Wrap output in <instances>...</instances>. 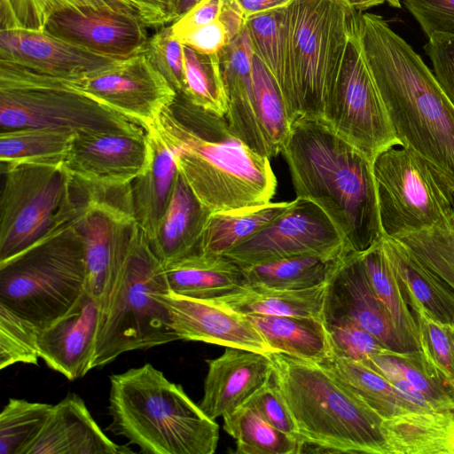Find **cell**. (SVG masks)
I'll return each mask as SVG.
<instances>
[{"mask_svg":"<svg viewBox=\"0 0 454 454\" xmlns=\"http://www.w3.org/2000/svg\"><path fill=\"white\" fill-rule=\"evenodd\" d=\"M356 34L401 146L430 164L454 190V105L383 17L357 12Z\"/></svg>","mask_w":454,"mask_h":454,"instance_id":"obj_1","label":"cell"},{"mask_svg":"<svg viewBox=\"0 0 454 454\" xmlns=\"http://www.w3.org/2000/svg\"><path fill=\"white\" fill-rule=\"evenodd\" d=\"M151 126L171 149L178 174L212 213L263 205L274 198L278 182L270 159L250 148L225 116L176 92Z\"/></svg>","mask_w":454,"mask_h":454,"instance_id":"obj_2","label":"cell"},{"mask_svg":"<svg viewBox=\"0 0 454 454\" xmlns=\"http://www.w3.org/2000/svg\"><path fill=\"white\" fill-rule=\"evenodd\" d=\"M281 153L296 197L317 204L355 252L382 241L372 160L313 118L293 121Z\"/></svg>","mask_w":454,"mask_h":454,"instance_id":"obj_3","label":"cell"},{"mask_svg":"<svg viewBox=\"0 0 454 454\" xmlns=\"http://www.w3.org/2000/svg\"><path fill=\"white\" fill-rule=\"evenodd\" d=\"M107 430L146 454H213L219 428L181 385L147 363L110 376Z\"/></svg>","mask_w":454,"mask_h":454,"instance_id":"obj_4","label":"cell"},{"mask_svg":"<svg viewBox=\"0 0 454 454\" xmlns=\"http://www.w3.org/2000/svg\"><path fill=\"white\" fill-rule=\"evenodd\" d=\"M273 380L294 418L301 452L387 454L383 419L346 387L323 364L268 353Z\"/></svg>","mask_w":454,"mask_h":454,"instance_id":"obj_5","label":"cell"},{"mask_svg":"<svg viewBox=\"0 0 454 454\" xmlns=\"http://www.w3.org/2000/svg\"><path fill=\"white\" fill-rule=\"evenodd\" d=\"M168 291L163 264L137 226L100 308L90 370L110 364L123 353L178 340L160 300Z\"/></svg>","mask_w":454,"mask_h":454,"instance_id":"obj_6","label":"cell"},{"mask_svg":"<svg viewBox=\"0 0 454 454\" xmlns=\"http://www.w3.org/2000/svg\"><path fill=\"white\" fill-rule=\"evenodd\" d=\"M74 219L0 261V303L38 329L67 312L85 290L84 248Z\"/></svg>","mask_w":454,"mask_h":454,"instance_id":"obj_7","label":"cell"},{"mask_svg":"<svg viewBox=\"0 0 454 454\" xmlns=\"http://www.w3.org/2000/svg\"><path fill=\"white\" fill-rule=\"evenodd\" d=\"M0 261L71 222L89 198L63 163L2 164Z\"/></svg>","mask_w":454,"mask_h":454,"instance_id":"obj_8","label":"cell"},{"mask_svg":"<svg viewBox=\"0 0 454 454\" xmlns=\"http://www.w3.org/2000/svg\"><path fill=\"white\" fill-rule=\"evenodd\" d=\"M356 13L344 0H294L288 5L292 123L298 118H323Z\"/></svg>","mask_w":454,"mask_h":454,"instance_id":"obj_9","label":"cell"},{"mask_svg":"<svg viewBox=\"0 0 454 454\" xmlns=\"http://www.w3.org/2000/svg\"><path fill=\"white\" fill-rule=\"evenodd\" d=\"M0 124L1 131L45 127L76 136L144 130L124 115L58 79L3 60H0Z\"/></svg>","mask_w":454,"mask_h":454,"instance_id":"obj_10","label":"cell"},{"mask_svg":"<svg viewBox=\"0 0 454 454\" xmlns=\"http://www.w3.org/2000/svg\"><path fill=\"white\" fill-rule=\"evenodd\" d=\"M385 237L430 230L454 217L453 189L430 164L404 147H390L372 162Z\"/></svg>","mask_w":454,"mask_h":454,"instance_id":"obj_11","label":"cell"},{"mask_svg":"<svg viewBox=\"0 0 454 454\" xmlns=\"http://www.w3.org/2000/svg\"><path fill=\"white\" fill-rule=\"evenodd\" d=\"M322 120L372 161L383 151L402 145L363 57L356 20Z\"/></svg>","mask_w":454,"mask_h":454,"instance_id":"obj_12","label":"cell"},{"mask_svg":"<svg viewBox=\"0 0 454 454\" xmlns=\"http://www.w3.org/2000/svg\"><path fill=\"white\" fill-rule=\"evenodd\" d=\"M86 186L89 199L74 217V224L83 243L85 290L100 309L107 300L137 225L127 195Z\"/></svg>","mask_w":454,"mask_h":454,"instance_id":"obj_13","label":"cell"},{"mask_svg":"<svg viewBox=\"0 0 454 454\" xmlns=\"http://www.w3.org/2000/svg\"><path fill=\"white\" fill-rule=\"evenodd\" d=\"M347 251L354 250L324 210L312 200L296 197L280 215L224 255L243 267Z\"/></svg>","mask_w":454,"mask_h":454,"instance_id":"obj_14","label":"cell"},{"mask_svg":"<svg viewBox=\"0 0 454 454\" xmlns=\"http://www.w3.org/2000/svg\"><path fill=\"white\" fill-rule=\"evenodd\" d=\"M10 27L41 30L87 51L117 59L142 52L149 38L147 26L139 16L73 5L52 7Z\"/></svg>","mask_w":454,"mask_h":454,"instance_id":"obj_15","label":"cell"},{"mask_svg":"<svg viewBox=\"0 0 454 454\" xmlns=\"http://www.w3.org/2000/svg\"><path fill=\"white\" fill-rule=\"evenodd\" d=\"M146 129L174 100L176 91L144 52L103 72L59 80Z\"/></svg>","mask_w":454,"mask_h":454,"instance_id":"obj_16","label":"cell"},{"mask_svg":"<svg viewBox=\"0 0 454 454\" xmlns=\"http://www.w3.org/2000/svg\"><path fill=\"white\" fill-rule=\"evenodd\" d=\"M145 130L76 136L64 160L70 175L90 185L130 184L148 167Z\"/></svg>","mask_w":454,"mask_h":454,"instance_id":"obj_17","label":"cell"},{"mask_svg":"<svg viewBox=\"0 0 454 454\" xmlns=\"http://www.w3.org/2000/svg\"><path fill=\"white\" fill-rule=\"evenodd\" d=\"M0 60L58 80H74L109 69L121 59L87 51L41 30L10 27L0 28Z\"/></svg>","mask_w":454,"mask_h":454,"instance_id":"obj_18","label":"cell"},{"mask_svg":"<svg viewBox=\"0 0 454 454\" xmlns=\"http://www.w3.org/2000/svg\"><path fill=\"white\" fill-rule=\"evenodd\" d=\"M169 325L178 340L201 341L268 354L273 352L246 315L210 300L162 294Z\"/></svg>","mask_w":454,"mask_h":454,"instance_id":"obj_19","label":"cell"},{"mask_svg":"<svg viewBox=\"0 0 454 454\" xmlns=\"http://www.w3.org/2000/svg\"><path fill=\"white\" fill-rule=\"evenodd\" d=\"M339 318L355 322L395 352H409L370 285L359 252L347 256L328 284L325 321Z\"/></svg>","mask_w":454,"mask_h":454,"instance_id":"obj_20","label":"cell"},{"mask_svg":"<svg viewBox=\"0 0 454 454\" xmlns=\"http://www.w3.org/2000/svg\"><path fill=\"white\" fill-rule=\"evenodd\" d=\"M99 311L98 301L84 290L67 312L38 329L39 356L49 368L69 380L90 371Z\"/></svg>","mask_w":454,"mask_h":454,"instance_id":"obj_21","label":"cell"},{"mask_svg":"<svg viewBox=\"0 0 454 454\" xmlns=\"http://www.w3.org/2000/svg\"><path fill=\"white\" fill-rule=\"evenodd\" d=\"M207 363L204 394L199 405L214 420L246 404L273 375L268 354L239 348L225 347L223 355Z\"/></svg>","mask_w":454,"mask_h":454,"instance_id":"obj_22","label":"cell"},{"mask_svg":"<svg viewBox=\"0 0 454 454\" xmlns=\"http://www.w3.org/2000/svg\"><path fill=\"white\" fill-rule=\"evenodd\" d=\"M133 452L113 442L81 396L68 394L51 412L25 454H124Z\"/></svg>","mask_w":454,"mask_h":454,"instance_id":"obj_23","label":"cell"},{"mask_svg":"<svg viewBox=\"0 0 454 454\" xmlns=\"http://www.w3.org/2000/svg\"><path fill=\"white\" fill-rule=\"evenodd\" d=\"M218 56L228 104L225 118L234 132L262 155V146L255 115L254 51L246 26L218 52Z\"/></svg>","mask_w":454,"mask_h":454,"instance_id":"obj_24","label":"cell"},{"mask_svg":"<svg viewBox=\"0 0 454 454\" xmlns=\"http://www.w3.org/2000/svg\"><path fill=\"white\" fill-rule=\"evenodd\" d=\"M211 213L177 174L157 232L148 241L163 265L198 251Z\"/></svg>","mask_w":454,"mask_h":454,"instance_id":"obj_25","label":"cell"},{"mask_svg":"<svg viewBox=\"0 0 454 454\" xmlns=\"http://www.w3.org/2000/svg\"><path fill=\"white\" fill-rule=\"evenodd\" d=\"M382 246L410 308L454 326V291L399 240L384 236Z\"/></svg>","mask_w":454,"mask_h":454,"instance_id":"obj_26","label":"cell"},{"mask_svg":"<svg viewBox=\"0 0 454 454\" xmlns=\"http://www.w3.org/2000/svg\"><path fill=\"white\" fill-rule=\"evenodd\" d=\"M145 130L150 146L147 168L131 183L135 221L148 241L153 239L165 213L178 174L174 155L157 130Z\"/></svg>","mask_w":454,"mask_h":454,"instance_id":"obj_27","label":"cell"},{"mask_svg":"<svg viewBox=\"0 0 454 454\" xmlns=\"http://www.w3.org/2000/svg\"><path fill=\"white\" fill-rule=\"evenodd\" d=\"M163 270L169 291L197 299L218 298L245 285L241 266L224 254L197 251L163 265Z\"/></svg>","mask_w":454,"mask_h":454,"instance_id":"obj_28","label":"cell"},{"mask_svg":"<svg viewBox=\"0 0 454 454\" xmlns=\"http://www.w3.org/2000/svg\"><path fill=\"white\" fill-rule=\"evenodd\" d=\"M381 430L387 454H454V411H407Z\"/></svg>","mask_w":454,"mask_h":454,"instance_id":"obj_29","label":"cell"},{"mask_svg":"<svg viewBox=\"0 0 454 454\" xmlns=\"http://www.w3.org/2000/svg\"><path fill=\"white\" fill-rule=\"evenodd\" d=\"M328 284L304 289H277L244 285L210 301L242 315L316 317L325 320Z\"/></svg>","mask_w":454,"mask_h":454,"instance_id":"obj_30","label":"cell"},{"mask_svg":"<svg viewBox=\"0 0 454 454\" xmlns=\"http://www.w3.org/2000/svg\"><path fill=\"white\" fill-rule=\"evenodd\" d=\"M273 352L324 363L334 356L324 319L304 317L246 315Z\"/></svg>","mask_w":454,"mask_h":454,"instance_id":"obj_31","label":"cell"},{"mask_svg":"<svg viewBox=\"0 0 454 454\" xmlns=\"http://www.w3.org/2000/svg\"><path fill=\"white\" fill-rule=\"evenodd\" d=\"M254 53L266 65L282 91L288 116L294 100L288 5L246 19Z\"/></svg>","mask_w":454,"mask_h":454,"instance_id":"obj_32","label":"cell"},{"mask_svg":"<svg viewBox=\"0 0 454 454\" xmlns=\"http://www.w3.org/2000/svg\"><path fill=\"white\" fill-rule=\"evenodd\" d=\"M305 254L241 266L245 285L277 289H304L329 282L348 255Z\"/></svg>","mask_w":454,"mask_h":454,"instance_id":"obj_33","label":"cell"},{"mask_svg":"<svg viewBox=\"0 0 454 454\" xmlns=\"http://www.w3.org/2000/svg\"><path fill=\"white\" fill-rule=\"evenodd\" d=\"M359 255L370 285L387 310L398 336L409 352H421L416 319L386 255L382 241L359 252Z\"/></svg>","mask_w":454,"mask_h":454,"instance_id":"obj_34","label":"cell"},{"mask_svg":"<svg viewBox=\"0 0 454 454\" xmlns=\"http://www.w3.org/2000/svg\"><path fill=\"white\" fill-rule=\"evenodd\" d=\"M292 201L269 202L239 209L210 214L203 230L198 251L224 254L247 240L280 215Z\"/></svg>","mask_w":454,"mask_h":454,"instance_id":"obj_35","label":"cell"},{"mask_svg":"<svg viewBox=\"0 0 454 454\" xmlns=\"http://www.w3.org/2000/svg\"><path fill=\"white\" fill-rule=\"evenodd\" d=\"M320 364L383 419L415 411L387 380L364 363L334 356Z\"/></svg>","mask_w":454,"mask_h":454,"instance_id":"obj_36","label":"cell"},{"mask_svg":"<svg viewBox=\"0 0 454 454\" xmlns=\"http://www.w3.org/2000/svg\"><path fill=\"white\" fill-rule=\"evenodd\" d=\"M76 135L62 129L28 127L0 134L2 164L63 163Z\"/></svg>","mask_w":454,"mask_h":454,"instance_id":"obj_37","label":"cell"},{"mask_svg":"<svg viewBox=\"0 0 454 454\" xmlns=\"http://www.w3.org/2000/svg\"><path fill=\"white\" fill-rule=\"evenodd\" d=\"M223 430L236 440L239 454H294L301 450L300 439L278 430L247 404L223 417Z\"/></svg>","mask_w":454,"mask_h":454,"instance_id":"obj_38","label":"cell"},{"mask_svg":"<svg viewBox=\"0 0 454 454\" xmlns=\"http://www.w3.org/2000/svg\"><path fill=\"white\" fill-rule=\"evenodd\" d=\"M185 86L182 92L194 105L225 116L228 104L218 53L205 54L184 45Z\"/></svg>","mask_w":454,"mask_h":454,"instance_id":"obj_39","label":"cell"},{"mask_svg":"<svg viewBox=\"0 0 454 454\" xmlns=\"http://www.w3.org/2000/svg\"><path fill=\"white\" fill-rule=\"evenodd\" d=\"M52 404L11 398L0 414V454H25L43 427Z\"/></svg>","mask_w":454,"mask_h":454,"instance_id":"obj_40","label":"cell"},{"mask_svg":"<svg viewBox=\"0 0 454 454\" xmlns=\"http://www.w3.org/2000/svg\"><path fill=\"white\" fill-rule=\"evenodd\" d=\"M394 239L454 291V217L442 226Z\"/></svg>","mask_w":454,"mask_h":454,"instance_id":"obj_41","label":"cell"},{"mask_svg":"<svg viewBox=\"0 0 454 454\" xmlns=\"http://www.w3.org/2000/svg\"><path fill=\"white\" fill-rule=\"evenodd\" d=\"M411 309L417 322L420 350L426 362L454 393V326L434 320L419 308Z\"/></svg>","mask_w":454,"mask_h":454,"instance_id":"obj_42","label":"cell"},{"mask_svg":"<svg viewBox=\"0 0 454 454\" xmlns=\"http://www.w3.org/2000/svg\"><path fill=\"white\" fill-rule=\"evenodd\" d=\"M38 328L0 303V369L22 363L38 364Z\"/></svg>","mask_w":454,"mask_h":454,"instance_id":"obj_43","label":"cell"},{"mask_svg":"<svg viewBox=\"0 0 454 454\" xmlns=\"http://www.w3.org/2000/svg\"><path fill=\"white\" fill-rule=\"evenodd\" d=\"M142 52L176 92L184 91L185 86L184 44L174 35L170 25L161 27L149 37Z\"/></svg>","mask_w":454,"mask_h":454,"instance_id":"obj_44","label":"cell"},{"mask_svg":"<svg viewBox=\"0 0 454 454\" xmlns=\"http://www.w3.org/2000/svg\"><path fill=\"white\" fill-rule=\"evenodd\" d=\"M325 322L334 356L364 362L376 355H387L391 350L349 319L339 318Z\"/></svg>","mask_w":454,"mask_h":454,"instance_id":"obj_45","label":"cell"},{"mask_svg":"<svg viewBox=\"0 0 454 454\" xmlns=\"http://www.w3.org/2000/svg\"><path fill=\"white\" fill-rule=\"evenodd\" d=\"M59 5L120 12L141 18L138 10L129 0H0V22L16 23Z\"/></svg>","mask_w":454,"mask_h":454,"instance_id":"obj_46","label":"cell"},{"mask_svg":"<svg viewBox=\"0 0 454 454\" xmlns=\"http://www.w3.org/2000/svg\"><path fill=\"white\" fill-rule=\"evenodd\" d=\"M427 37L454 35V0H402Z\"/></svg>","mask_w":454,"mask_h":454,"instance_id":"obj_47","label":"cell"},{"mask_svg":"<svg viewBox=\"0 0 454 454\" xmlns=\"http://www.w3.org/2000/svg\"><path fill=\"white\" fill-rule=\"evenodd\" d=\"M246 404L254 407L270 424L278 430L301 441L294 418L273 380V375L271 380Z\"/></svg>","mask_w":454,"mask_h":454,"instance_id":"obj_48","label":"cell"},{"mask_svg":"<svg viewBox=\"0 0 454 454\" xmlns=\"http://www.w3.org/2000/svg\"><path fill=\"white\" fill-rule=\"evenodd\" d=\"M423 48L435 78L454 105V35L433 34Z\"/></svg>","mask_w":454,"mask_h":454,"instance_id":"obj_49","label":"cell"},{"mask_svg":"<svg viewBox=\"0 0 454 454\" xmlns=\"http://www.w3.org/2000/svg\"><path fill=\"white\" fill-rule=\"evenodd\" d=\"M176 38L184 45L205 54L218 53L229 43L227 32L219 20L192 29Z\"/></svg>","mask_w":454,"mask_h":454,"instance_id":"obj_50","label":"cell"},{"mask_svg":"<svg viewBox=\"0 0 454 454\" xmlns=\"http://www.w3.org/2000/svg\"><path fill=\"white\" fill-rule=\"evenodd\" d=\"M223 0H201L192 9L171 23V28L176 37L183 34L207 25L219 19Z\"/></svg>","mask_w":454,"mask_h":454,"instance_id":"obj_51","label":"cell"},{"mask_svg":"<svg viewBox=\"0 0 454 454\" xmlns=\"http://www.w3.org/2000/svg\"><path fill=\"white\" fill-rule=\"evenodd\" d=\"M147 27H164L176 20V0H129Z\"/></svg>","mask_w":454,"mask_h":454,"instance_id":"obj_52","label":"cell"},{"mask_svg":"<svg viewBox=\"0 0 454 454\" xmlns=\"http://www.w3.org/2000/svg\"><path fill=\"white\" fill-rule=\"evenodd\" d=\"M246 15L236 0H223L219 20L223 25L229 42L245 28Z\"/></svg>","mask_w":454,"mask_h":454,"instance_id":"obj_53","label":"cell"},{"mask_svg":"<svg viewBox=\"0 0 454 454\" xmlns=\"http://www.w3.org/2000/svg\"><path fill=\"white\" fill-rule=\"evenodd\" d=\"M246 17L289 5L294 0H236Z\"/></svg>","mask_w":454,"mask_h":454,"instance_id":"obj_54","label":"cell"},{"mask_svg":"<svg viewBox=\"0 0 454 454\" xmlns=\"http://www.w3.org/2000/svg\"><path fill=\"white\" fill-rule=\"evenodd\" d=\"M348 3L354 10L357 12H364L370 8L387 4L389 6L394 8L402 7V0H344Z\"/></svg>","mask_w":454,"mask_h":454,"instance_id":"obj_55","label":"cell"},{"mask_svg":"<svg viewBox=\"0 0 454 454\" xmlns=\"http://www.w3.org/2000/svg\"><path fill=\"white\" fill-rule=\"evenodd\" d=\"M201 0H176V20L192 9Z\"/></svg>","mask_w":454,"mask_h":454,"instance_id":"obj_56","label":"cell"}]
</instances>
